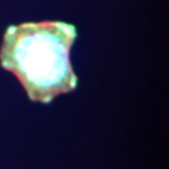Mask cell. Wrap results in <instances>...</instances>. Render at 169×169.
I'll use <instances>...</instances> for the list:
<instances>
[{
    "label": "cell",
    "instance_id": "1",
    "mask_svg": "<svg viewBox=\"0 0 169 169\" xmlns=\"http://www.w3.org/2000/svg\"><path fill=\"white\" fill-rule=\"evenodd\" d=\"M77 38V28L64 21L10 25L3 36L0 65L19 79L32 102L48 104L78 87L69 59Z\"/></svg>",
    "mask_w": 169,
    "mask_h": 169
}]
</instances>
